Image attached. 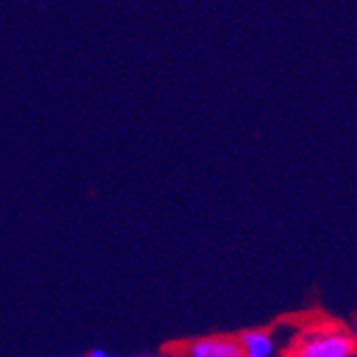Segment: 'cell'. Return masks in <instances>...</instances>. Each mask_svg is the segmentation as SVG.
Masks as SVG:
<instances>
[{
  "mask_svg": "<svg viewBox=\"0 0 357 357\" xmlns=\"http://www.w3.org/2000/svg\"><path fill=\"white\" fill-rule=\"evenodd\" d=\"M282 355L353 357V355H357V342L351 336V332H338V330H328V328H310L291 342V349L282 351Z\"/></svg>",
  "mask_w": 357,
  "mask_h": 357,
  "instance_id": "1",
  "label": "cell"
},
{
  "mask_svg": "<svg viewBox=\"0 0 357 357\" xmlns=\"http://www.w3.org/2000/svg\"><path fill=\"white\" fill-rule=\"evenodd\" d=\"M163 357H244L238 334H206L174 338L160 344Z\"/></svg>",
  "mask_w": 357,
  "mask_h": 357,
  "instance_id": "2",
  "label": "cell"
},
{
  "mask_svg": "<svg viewBox=\"0 0 357 357\" xmlns=\"http://www.w3.org/2000/svg\"><path fill=\"white\" fill-rule=\"evenodd\" d=\"M244 357H272L276 353V340L272 328H250L238 332Z\"/></svg>",
  "mask_w": 357,
  "mask_h": 357,
  "instance_id": "3",
  "label": "cell"
},
{
  "mask_svg": "<svg viewBox=\"0 0 357 357\" xmlns=\"http://www.w3.org/2000/svg\"><path fill=\"white\" fill-rule=\"evenodd\" d=\"M86 355H99V357H105L107 353H105V351H90V353H86Z\"/></svg>",
  "mask_w": 357,
  "mask_h": 357,
  "instance_id": "4",
  "label": "cell"
},
{
  "mask_svg": "<svg viewBox=\"0 0 357 357\" xmlns=\"http://www.w3.org/2000/svg\"><path fill=\"white\" fill-rule=\"evenodd\" d=\"M351 336H353V338H355V342H357V323L353 326V332H351Z\"/></svg>",
  "mask_w": 357,
  "mask_h": 357,
  "instance_id": "5",
  "label": "cell"
}]
</instances>
